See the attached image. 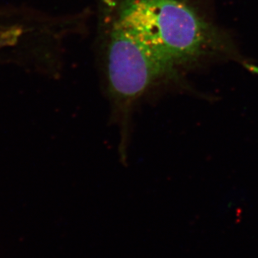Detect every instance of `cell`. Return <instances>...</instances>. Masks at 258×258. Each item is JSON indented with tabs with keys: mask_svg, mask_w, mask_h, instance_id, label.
Instances as JSON below:
<instances>
[{
	"mask_svg": "<svg viewBox=\"0 0 258 258\" xmlns=\"http://www.w3.org/2000/svg\"><path fill=\"white\" fill-rule=\"evenodd\" d=\"M100 16L134 35L188 86L189 73L217 63L233 61L258 73L230 33L193 0H107Z\"/></svg>",
	"mask_w": 258,
	"mask_h": 258,
	"instance_id": "1",
	"label": "cell"
},
{
	"mask_svg": "<svg viewBox=\"0 0 258 258\" xmlns=\"http://www.w3.org/2000/svg\"><path fill=\"white\" fill-rule=\"evenodd\" d=\"M96 45L111 122L118 128V151L125 160L133 115L140 101L158 91L190 92L193 88L174 77L134 35L102 16L99 18Z\"/></svg>",
	"mask_w": 258,
	"mask_h": 258,
	"instance_id": "2",
	"label": "cell"
}]
</instances>
